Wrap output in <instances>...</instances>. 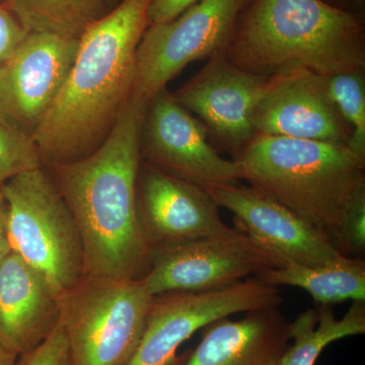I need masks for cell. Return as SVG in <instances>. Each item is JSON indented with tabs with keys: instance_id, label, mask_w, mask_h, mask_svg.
Instances as JSON below:
<instances>
[{
	"instance_id": "32",
	"label": "cell",
	"mask_w": 365,
	"mask_h": 365,
	"mask_svg": "<svg viewBox=\"0 0 365 365\" xmlns=\"http://www.w3.org/2000/svg\"><path fill=\"white\" fill-rule=\"evenodd\" d=\"M4 0H0V6H4Z\"/></svg>"
},
{
	"instance_id": "23",
	"label": "cell",
	"mask_w": 365,
	"mask_h": 365,
	"mask_svg": "<svg viewBox=\"0 0 365 365\" xmlns=\"http://www.w3.org/2000/svg\"><path fill=\"white\" fill-rule=\"evenodd\" d=\"M16 365H71L68 342L58 322L39 345L19 356Z\"/></svg>"
},
{
	"instance_id": "10",
	"label": "cell",
	"mask_w": 365,
	"mask_h": 365,
	"mask_svg": "<svg viewBox=\"0 0 365 365\" xmlns=\"http://www.w3.org/2000/svg\"><path fill=\"white\" fill-rule=\"evenodd\" d=\"M143 162L198 186L234 185L242 180L237 160L209 143L207 128L165 90L150 101L140 133Z\"/></svg>"
},
{
	"instance_id": "22",
	"label": "cell",
	"mask_w": 365,
	"mask_h": 365,
	"mask_svg": "<svg viewBox=\"0 0 365 365\" xmlns=\"http://www.w3.org/2000/svg\"><path fill=\"white\" fill-rule=\"evenodd\" d=\"M43 165L33 137L0 118V188L18 175Z\"/></svg>"
},
{
	"instance_id": "9",
	"label": "cell",
	"mask_w": 365,
	"mask_h": 365,
	"mask_svg": "<svg viewBox=\"0 0 365 365\" xmlns=\"http://www.w3.org/2000/svg\"><path fill=\"white\" fill-rule=\"evenodd\" d=\"M282 302L279 288L256 276L222 289L155 295L127 365H177L178 349L197 331L232 314L279 307Z\"/></svg>"
},
{
	"instance_id": "29",
	"label": "cell",
	"mask_w": 365,
	"mask_h": 365,
	"mask_svg": "<svg viewBox=\"0 0 365 365\" xmlns=\"http://www.w3.org/2000/svg\"><path fill=\"white\" fill-rule=\"evenodd\" d=\"M328 4H332V6L342 7V9H347L348 6L354 4L355 0H325Z\"/></svg>"
},
{
	"instance_id": "25",
	"label": "cell",
	"mask_w": 365,
	"mask_h": 365,
	"mask_svg": "<svg viewBox=\"0 0 365 365\" xmlns=\"http://www.w3.org/2000/svg\"><path fill=\"white\" fill-rule=\"evenodd\" d=\"M18 19L4 6H0V66L26 36Z\"/></svg>"
},
{
	"instance_id": "3",
	"label": "cell",
	"mask_w": 365,
	"mask_h": 365,
	"mask_svg": "<svg viewBox=\"0 0 365 365\" xmlns=\"http://www.w3.org/2000/svg\"><path fill=\"white\" fill-rule=\"evenodd\" d=\"M222 53L262 76L288 67L326 78L365 71L364 21L325 0H250Z\"/></svg>"
},
{
	"instance_id": "28",
	"label": "cell",
	"mask_w": 365,
	"mask_h": 365,
	"mask_svg": "<svg viewBox=\"0 0 365 365\" xmlns=\"http://www.w3.org/2000/svg\"><path fill=\"white\" fill-rule=\"evenodd\" d=\"M19 355L0 345V365H16Z\"/></svg>"
},
{
	"instance_id": "21",
	"label": "cell",
	"mask_w": 365,
	"mask_h": 365,
	"mask_svg": "<svg viewBox=\"0 0 365 365\" xmlns=\"http://www.w3.org/2000/svg\"><path fill=\"white\" fill-rule=\"evenodd\" d=\"M364 71L330 76L328 86L334 104L351 133L348 148L365 158Z\"/></svg>"
},
{
	"instance_id": "31",
	"label": "cell",
	"mask_w": 365,
	"mask_h": 365,
	"mask_svg": "<svg viewBox=\"0 0 365 365\" xmlns=\"http://www.w3.org/2000/svg\"><path fill=\"white\" fill-rule=\"evenodd\" d=\"M354 4H357V6H359L360 9H361V7L364 9V0H355Z\"/></svg>"
},
{
	"instance_id": "12",
	"label": "cell",
	"mask_w": 365,
	"mask_h": 365,
	"mask_svg": "<svg viewBox=\"0 0 365 365\" xmlns=\"http://www.w3.org/2000/svg\"><path fill=\"white\" fill-rule=\"evenodd\" d=\"M253 122L259 135L346 145L351 137L331 98L328 78L302 67H288L270 76Z\"/></svg>"
},
{
	"instance_id": "13",
	"label": "cell",
	"mask_w": 365,
	"mask_h": 365,
	"mask_svg": "<svg viewBox=\"0 0 365 365\" xmlns=\"http://www.w3.org/2000/svg\"><path fill=\"white\" fill-rule=\"evenodd\" d=\"M139 225L155 250L220 234L230 227L203 187L141 160L136 182Z\"/></svg>"
},
{
	"instance_id": "20",
	"label": "cell",
	"mask_w": 365,
	"mask_h": 365,
	"mask_svg": "<svg viewBox=\"0 0 365 365\" xmlns=\"http://www.w3.org/2000/svg\"><path fill=\"white\" fill-rule=\"evenodd\" d=\"M26 33L51 34L79 40L86 29L108 13L102 0H4Z\"/></svg>"
},
{
	"instance_id": "27",
	"label": "cell",
	"mask_w": 365,
	"mask_h": 365,
	"mask_svg": "<svg viewBox=\"0 0 365 365\" xmlns=\"http://www.w3.org/2000/svg\"><path fill=\"white\" fill-rule=\"evenodd\" d=\"M9 242V206L4 192L0 188V263L11 253Z\"/></svg>"
},
{
	"instance_id": "15",
	"label": "cell",
	"mask_w": 365,
	"mask_h": 365,
	"mask_svg": "<svg viewBox=\"0 0 365 365\" xmlns=\"http://www.w3.org/2000/svg\"><path fill=\"white\" fill-rule=\"evenodd\" d=\"M204 189L220 207L234 213L235 227L253 235L284 261L322 266L344 257L324 232L260 190L237 184Z\"/></svg>"
},
{
	"instance_id": "24",
	"label": "cell",
	"mask_w": 365,
	"mask_h": 365,
	"mask_svg": "<svg viewBox=\"0 0 365 365\" xmlns=\"http://www.w3.org/2000/svg\"><path fill=\"white\" fill-rule=\"evenodd\" d=\"M365 252V197L359 199L348 213L343 228L341 253L361 258Z\"/></svg>"
},
{
	"instance_id": "2",
	"label": "cell",
	"mask_w": 365,
	"mask_h": 365,
	"mask_svg": "<svg viewBox=\"0 0 365 365\" xmlns=\"http://www.w3.org/2000/svg\"><path fill=\"white\" fill-rule=\"evenodd\" d=\"M150 4L122 0L79 38L63 86L33 136L43 165L81 160L111 133L131 96Z\"/></svg>"
},
{
	"instance_id": "26",
	"label": "cell",
	"mask_w": 365,
	"mask_h": 365,
	"mask_svg": "<svg viewBox=\"0 0 365 365\" xmlns=\"http://www.w3.org/2000/svg\"><path fill=\"white\" fill-rule=\"evenodd\" d=\"M197 1L199 0H150V11H148L150 25L174 20Z\"/></svg>"
},
{
	"instance_id": "6",
	"label": "cell",
	"mask_w": 365,
	"mask_h": 365,
	"mask_svg": "<svg viewBox=\"0 0 365 365\" xmlns=\"http://www.w3.org/2000/svg\"><path fill=\"white\" fill-rule=\"evenodd\" d=\"M9 206L11 251L63 294L83 277L78 227L44 165L1 187Z\"/></svg>"
},
{
	"instance_id": "11",
	"label": "cell",
	"mask_w": 365,
	"mask_h": 365,
	"mask_svg": "<svg viewBox=\"0 0 365 365\" xmlns=\"http://www.w3.org/2000/svg\"><path fill=\"white\" fill-rule=\"evenodd\" d=\"M78 41L26 34L0 66V118L33 137L63 86Z\"/></svg>"
},
{
	"instance_id": "5",
	"label": "cell",
	"mask_w": 365,
	"mask_h": 365,
	"mask_svg": "<svg viewBox=\"0 0 365 365\" xmlns=\"http://www.w3.org/2000/svg\"><path fill=\"white\" fill-rule=\"evenodd\" d=\"M153 297L141 279L93 276L60 295L71 365H127L143 338Z\"/></svg>"
},
{
	"instance_id": "17",
	"label": "cell",
	"mask_w": 365,
	"mask_h": 365,
	"mask_svg": "<svg viewBox=\"0 0 365 365\" xmlns=\"http://www.w3.org/2000/svg\"><path fill=\"white\" fill-rule=\"evenodd\" d=\"M279 307L225 318L204 328L202 338L182 365H278L290 344L289 323Z\"/></svg>"
},
{
	"instance_id": "7",
	"label": "cell",
	"mask_w": 365,
	"mask_h": 365,
	"mask_svg": "<svg viewBox=\"0 0 365 365\" xmlns=\"http://www.w3.org/2000/svg\"><path fill=\"white\" fill-rule=\"evenodd\" d=\"M250 0H199L174 20L151 24L139 43L131 96L150 104L192 62L222 52Z\"/></svg>"
},
{
	"instance_id": "14",
	"label": "cell",
	"mask_w": 365,
	"mask_h": 365,
	"mask_svg": "<svg viewBox=\"0 0 365 365\" xmlns=\"http://www.w3.org/2000/svg\"><path fill=\"white\" fill-rule=\"evenodd\" d=\"M269 78L242 71L218 52L172 95L225 145L240 153L256 135L254 112Z\"/></svg>"
},
{
	"instance_id": "1",
	"label": "cell",
	"mask_w": 365,
	"mask_h": 365,
	"mask_svg": "<svg viewBox=\"0 0 365 365\" xmlns=\"http://www.w3.org/2000/svg\"><path fill=\"white\" fill-rule=\"evenodd\" d=\"M148 104L132 97L104 143L74 162L47 165L78 227L83 276L141 279L153 249L136 207L140 133Z\"/></svg>"
},
{
	"instance_id": "19",
	"label": "cell",
	"mask_w": 365,
	"mask_h": 365,
	"mask_svg": "<svg viewBox=\"0 0 365 365\" xmlns=\"http://www.w3.org/2000/svg\"><path fill=\"white\" fill-rule=\"evenodd\" d=\"M290 344L278 365H314L327 346L365 333V302H353L337 319L331 306H317L289 323Z\"/></svg>"
},
{
	"instance_id": "30",
	"label": "cell",
	"mask_w": 365,
	"mask_h": 365,
	"mask_svg": "<svg viewBox=\"0 0 365 365\" xmlns=\"http://www.w3.org/2000/svg\"><path fill=\"white\" fill-rule=\"evenodd\" d=\"M103 2L106 4V6H116L118 4L122 1V0H102Z\"/></svg>"
},
{
	"instance_id": "4",
	"label": "cell",
	"mask_w": 365,
	"mask_h": 365,
	"mask_svg": "<svg viewBox=\"0 0 365 365\" xmlns=\"http://www.w3.org/2000/svg\"><path fill=\"white\" fill-rule=\"evenodd\" d=\"M235 160L250 186L302 216L341 253L348 213L365 197L364 158L346 144L256 134Z\"/></svg>"
},
{
	"instance_id": "16",
	"label": "cell",
	"mask_w": 365,
	"mask_h": 365,
	"mask_svg": "<svg viewBox=\"0 0 365 365\" xmlns=\"http://www.w3.org/2000/svg\"><path fill=\"white\" fill-rule=\"evenodd\" d=\"M59 314L58 295L11 251L0 263V345L20 356L52 332Z\"/></svg>"
},
{
	"instance_id": "8",
	"label": "cell",
	"mask_w": 365,
	"mask_h": 365,
	"mask_svg": "<svg viewBox=\"0 0 365 365\" xmlns=\"http://www.w3.org/2000/svg\"><path fill=\"white\" fill-rule=\"evenodd\" d=\"M282 257L242 228L153 251L141 278L153 295L210 292L237 284L284 264Z\"/></svg>"
},
{
	"instance_id": "18",
	"label": "cell",
	"mask_w": 365,
	"mask_h": 365,
	"mask_svg": "<svg viewBox=\"0 0 365 365\" xmlns=\"http://www.w3.org/2000/svg\"><path fill=\"white\" fill-rule=\"evenodd\" d=\"M256 277L276 287L302 288L313 297L316 306L365 300V261L359 257L344 256L322 266L285 261L280 267L266 269Z\"/></svg>"
}]
</instances>
